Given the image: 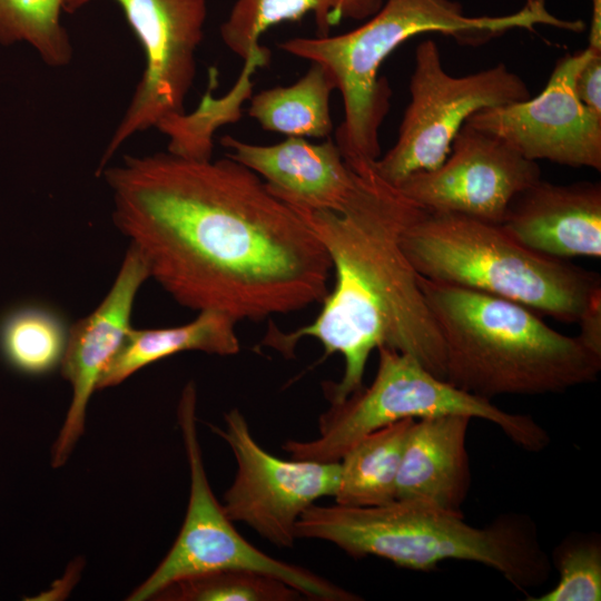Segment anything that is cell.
Masks as SVG:
<instances>
[{
  "mask_svg": "<svg viewBox=\"0 0 601 601\" xmlns=\"http://www.w3.org/2000/svg\"><path fill=\"white\" fill-rule=\"evenodd\" d=\"M540 179L536 161L464 124L437 168L414 173L396 187L428 211L501 224L513 198Z\"/></svg>",
  "mask_w": 601,
  "mask_h": 601,
  "instance_id": "obj_13",
  "label": "cell"
},
{
  "mask_svg": "<svg viewBox=\"0 0 601 601\" xmlns=\"http://www.w3.org/2000/svg\"><path fill=\"white\" fill-rule=\"evenodd\" d=\"M190 474L187 512L171 549L155 571L127 598L152 600L168 584L201 573L244 569L273 575L316 601H357V594L303 566L258 550L233 525L209 485L196 428V388L188 383L178 405Z\"/></svg>",
  "mask_w": 601,
  "mask_h": 601,
  "instance_id": "obj_8",
  "label": "cell"
},
{
  "mask_svg": "<svg viewBox=\"0 0 601 601\" xmlns=\"http://www.w3.org/2000/svg\"><path fill=\"white\" fill-rule=\"evenodd\" d=\"M408 88L411 99L397 139L372 162L374 170L394 186L414 173L437 168L473 114L531 97L524 80L504 63L466 76L450 75L433 40L417 45Z\"/></svg>",
  "mask_w": 601,
  "mask_h": 601,
  "instance_id": "obj_9",
  "label": "cell"
},
{
  "mask_svg": "<svg viewBox=\"0 0 601 601\" xmlns=\"http://www.w3.org/2000/svg\"><path fill=\"white\" fill-rule=\"evenodd\" d=\"M226 156L257 174L268 189L288 205L305 209L339 210L349 197L356 174L333 139L313 144L287 137L274 145H256L226 135Z\"/></svg>",
  "mask_w": 601,
  "mask_h": 601,
  "instance_id": "obj_16",
  "label": "cell"
},
{
  "mask_svg": "<svg viewBox=\"0 0 601 601\" xmlns=\"http://www.w3.org/2000/svg\"><path fill=\"white\" fill-rule=\"evenodd\" d=\"M417 278L442 336L445 381L455 387L491 401L563 393L598 380L601 356L524 305Z\"/></svg>",
  "mask_w": 601,
  "mask_h": 601,
  "instance_id": "obj_4",
  "label": "cell"
},
{
  "mask_svg": "<svg viewBox=\"0 0 601 601\" xmlns=\"http://www.w3.org/2000/svg\"><path fill=\"white\" fill-rule=\"evenodd\" d=\"M401 244L427 279L505 298L562 322H578L601 294L598 273L533 252L500 224L425 209Z\"/></svg>",
  "mask_w": 601,
  "mask_h": 601,
  "instance_id": "obj_6",
  "label": "cell"
},
{
  "mask_svg": "<svg viewBox=\"0 0 601 601\" xmlns=\"http://www.w3.org/2000/svg\"><path fill=\"white\" fill-rule=\"evenodd\" d=\"M372 162L352 169L355 186L339 210L292 206L323 244L335 282L312 323L292 332L269 325L262 341L286 357L304 337L318 341L325 357L341 354L342 378L324 383L329 403L363 387L370 354L382 346L414 356L445 380L442 336L401 244L425 209L384 180Z\"/></svg>",
  "mask_w": 601,
  "mask_h": 601,
  "instance_id": "obj_2",
  "label": "cell"
},
{
  "mask_svg": "<svg viewBox=\"0 0 601 601\" xmlns=\"http://www.w3.org/2000/svg\"><path fill=\"white\" fill-rule=\"evenodd\" d=\"M471 420L460 414L414 420L403 450L395 500L463 513L472 482L466 450Z\"/></svg>",
  "mask_w": 601,
  "mask_h": 601,
  "instance_id": "obj_17",
  "label": "cell"
},
{
  "mask_svg": "<svg viewBox=\"0 0 601 601\" xmlns=\"http://www.w3.org/2000/svg\"><path fill=\"white\" fill-rule=\"evenodd\" d=\"M148 278L142 258L129 246L107 295L90 314L69 327L60 366L72 396L51 449L53 467H60L68 461L83 434L89 400L131 327L136 295Z\"/></svg>",
  "mask_w": 601,
  "mask_h": 601,
  "instance_id": "obj_14",
  "label": "cell"
},
{
  "mask_svg": "<svg viewBox=\"0 0 601 601\" xmlns=\"http://www.w3.org/2000/svg\"><path fill=\"white\" fill-rule=\"evenodd\" d=\"M538 26L571 32L583 29L579 19L551 13L545 0H526L520 10L503 16H467L455 0H386L374 16L351 31L295 37L278 43V48L324 66L333 77L344 107L334 141L352 169L381 157L378 130L391 107L392 89L378 71L398 46L416 35L435 32L475 47L510 30L533 32Z\"/></svg>",
  "mask_w": 601,
  "mask_h": 601,
  "instance_id": "obj_3",
  "label": "cell"
},
{
  "mask_svg": "<svg viewBox=\"0 0 601 601\" xmlns=\"http://www.w3.org/2000/svg\"><path fill=\"white\" fill-rule=\"evenodd\" d=\"M112 219L179 305L260 322L324 300L332 263L295 208L226 156H126L100 171Z\"/></svg>",
  "mask_w": 601,
  "mask_h": 601,
  "instance_id": "obj_1",
  "label": "cell"
},
{
  "mask_svg": "<svg viewBox=\"0 0 601 601\" xmlns=\"http://www.w3.org/2000/svg\"><path fill=\"white\" fill-rule=\"evenodd\" d=\"M295 534L333 543L353 558L378 556L414 571H432L447 560L476 562L521 592L543 584L552 565L534 521L519 513L501 514L480 528L466 523L463 513L416 501L313 504L296 522Z\"/></svg>",
  "mask_w": 601,
  "mask_h": 601,
  "instance_id": "obj_5",
  "label": "cell"
},
{
  "mask_svg": "<svg viewBox=\"0 0 601 601\" xmlns=\"http://www.w3.org/2000/svg\"><path fill=\"white\" fill-rule=\"evenodd\" d=\"M383 3L384 0H236L219 33L224 45L244 60L243 69L255 71L269 62L270 52L259 39L270 27L313 13L317 37H327L343 19L366 20Z\"/></svg>",
  "mask_w": 601,
  "mask_h": 601,
  "instance_id": "obj_18",
  "label": "cell"
},
{
  "mask_svg": "<svg viewBox=\"0 0 601 601\" xmlns=\"http://www.w3.org/2000/svg\"><path fill=\"white\" fill-rule=\"evenodd\" d=\"M592 16L589 28L588 48L601 52V0H591Z\"/></svg>",
  "mask_w": 601,
  "mask_h": 601,
  "instance_id": "obj_28",
  "label": "cell"
},
{
  "mask_svg": "<svg viewBox=\"0 0 601 601\" xmlns=\"http://www.w3.org/2000/svg\"><path fill=\"white\" fill-rule=\"evenodd\" d=\"M91 0H66L72 12ZM145 53V70L129 107L101 156L98 174L134 135L185 112L204 39L206 0H114Z\"/></svg>",
  "mask_w": 601,
  "mask_h": 601,
  "instance_id": "obj_10",
  "label": "cell"
},
{
  "mask_svg": "<svg viewBox=\"0 0 601 601\" xmlns=\"http://www.w3.org/2000/svg\"><path fill=\"white\" fill-rule=\"evenodd\" d=\"M559 572L554 588L528 601H599L601 600V539L597 533H573L564 538L553 552Z\"/></svg>",
  "mask_w": 601,
  "mask_h": 601,
  "instance_id": "obj_25",
  "label": "cell"
},
{
  "mask_svg": "<svg viewBox=\"0 0 601 601\" xmlns=\"http://www.w3.org/2000/svg\"><path fill=\"white\" fill-rule=\"evenodd\" d=\"M236 324L220 312L201 311L195 319L180 326L155 329L130 327L101 374L98 390L116 386L142 367L180 352L235 355L240 349Z\"/></svg>",
  "mask_w": 601,
  "mask_h": 601,
  "instance_id": "obj_19",
  "label": "cell"
},
{
  "mask_svg": "<svg viewBox=\"0 0 601 601\" xmlns=\"http://www.w3.org/2000/svg\"><path fill=\"white\" fill-rule=\"evenodd\" d=\"M585 48L560 58L534 98L482 109L466 125L497 137L524 158L601 170V115L575 92V77L590 57Z\"/></svg>",
  "mask_w": 601,
  "mask_h": 601,
  "instance_id": "obj_12",
  "label": "cell"
},
{
  "mask_svg": "<svg viewBox=\"0 0 601 601\" xmlns=\"http://www.w3.org/2000/svg\"><path fill=\"white\" fill-rule=\"evenodd\" d=\"M581 342L601 356V294L597 295L580 316Z\"/></svg>",
  "mask_w": 601,
  "mask_h": 601,
  "instance_id": "obj_27",
  "label": "cell"
},
{
  "mask_svg": "<svg viewBox=\"0 0 601 601\" xmlns=\"http://www.w3.org/2000/svg\"><path fill=\"white\" fill-rule=\"evenodd\" d=\"M225 427L210 426L231 449L236 475L224 495V512L279 548L293 546L302 513L323 496H335L339 462L282 460L253 437L238 408L225 414Z\"/></svg>",
  "mask_w": 601,
  "mask_h": 601,
  "instance_id": "obj_11",
  "label": "cell"
},
{
  "mask_svg": "<svg viewBox=\"0 0 601 601\" xmlns=\"http://www.w3.org/2000/svg\"><path fill=\"white\" fill-rule=\"evenodd\" d=\"M66 0H0V43H29L49 67H65L72 45L61 21Z\"/></svg>",
  "mask_w": 601,
  "mask_h": 601,
  "instance_id": "obj_23",
  "label": "cell"
},
{
  "mask_svg": "<svg viewBox=\"0 0 601 601\" xmlns=\"http://www.w3.org/2000/svg\"><path fill=\"white\" fill-rule=\"evenodd\" d=\"M68 329L57 312L40 305H21L0 319V352L19 372L45 374L61 363Z\"/></svg>",
  "mask_w": 601,
  "mask_h": 601,
  "instance_id": "obj_22",
  "label": "cell"
},
{
  "mask_svg": "<svg viewBox=\"0 0 601 601\" xmlns=\"http://www.w3.org/2000/svg\"><path fill=\"white\" fill-rule=\"evenodd\" d=\"M372 384L331 407L318 420V436L286 441L294 460L338 462L361 437L404 418L460 414L494 425L515 445L540 452L550 435L531 415L506 412L491 401L466 393L427 371L414 356L378 347Z\"/></svg>",
  "mask_w": 601,
  "mask_h": 601,
  "instance_id": "obj_7",
  "label": "cell"
},
{
  "mask_svg": "<svg viewBox=\"0 0 601 601\" xmlns=\"http://www.w3.org/2000/svg\"><path fill=\"white\" fill-rule=\"evenodd\" d=\"M303 597L286 582L257 571L230 569L175 581L160 590L157 601H294Z\"/></svg>",
  "mask_w": 601,
  "mask_h": 601,
  "instance_id": "obj_24",
  "label": "cell"
},
{
  "mask_svg": "<svg viewBox=\"0 0 601 601\" xmlns=\"http://www.w3.org/2000/svg\"><path fill=\"white\" fill-rule=\"evenodd\" d=\"M516 242L564 259L601 256V185L538 180L511 201L500 224Z\"/></svg>",
  "mask_w": 601,
  "mask_h": 601,
  "instance_id": "obj_15",
  "label": "cell"
},
{
  "mask_svg": "<svg viewBox=\"0 0 601 601\" xmlns=\"http://www.w3.org/2000/svg\"><path fill=\"white\" fill-rule=\"evenodd\" d=\"M574 87L579 99L601 115V52L592 50L575 77Z\"/></svg>",
  "mask_w": 601,
  "mask_h": 601,
  "instance_id": "obj_26",
  "label": "cell"
},
{
  "mask_svg": "<svg viewBox=\"0 0 601 601\" xmlns=\"http://www.w3.org/2000/svg\"><path fill=\"white\" fill-rule=\"evenodd\" d=\"M415 418H404L356 441L338 461L337 504L376 506L396 499V483L408 431Z\"/></svg>",
  "mask_w": 601,
  "mask_h": 601,
  "instance_id": "obj_20",
  "label": "cell"
},
{
  "mask_svg": "<svg viewBox=\"0 0 601 601\" xmlns=\"http://www.w3.org/2000/svg\"><path fill=\"white\" fill-rule=\"evenodd\" d=\"M336 83L327 69L311 62L290 86L262 90L250 99L249 117L264 130L300 138H329L334 130L329 99Z\"/></svg>",
  "mask_w": 601,
  "mask_h": 601,
  "instance_id": "obj_21",
  "label": "cell"
}]
</instances>
